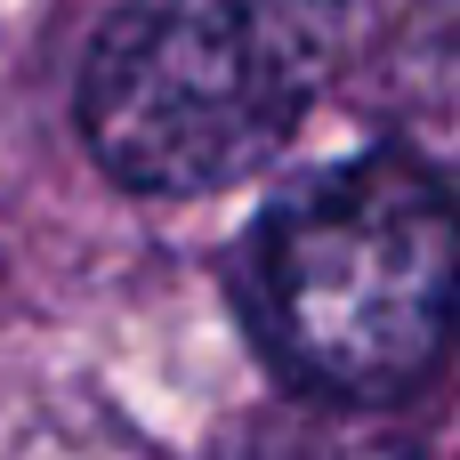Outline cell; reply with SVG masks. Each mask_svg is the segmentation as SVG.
<instances>
[{"label": "cell", "instance_id": "1", "mask_svg": "<svg viewBox=\"0 0 460 460\" xmlns=\"http://www.w3.org/2000/svg\"><path fill=\"white\" fill-rule=\"evenodd\" d=\"M234 291L283 380L332 404H388L453 348L460 210L420 162L356 154L251 226Z\"/></svg>", "mask_w": 460, "mask_h": 460}, {"label": "cell", "instance_id": "2", "mask_svg": "<svg viewBox=\"0 0 460 460\" xmlns=\"http://www.w3.org/2000/svg\"><path fill=\"white\" fill-rule=\"evenodd\" d=\"M332 49V0H121L81 73V137L137 194L234 186L315 105Z\"/></svg>", "mask_w": 460, "mask_h": 460}]
</instances>
